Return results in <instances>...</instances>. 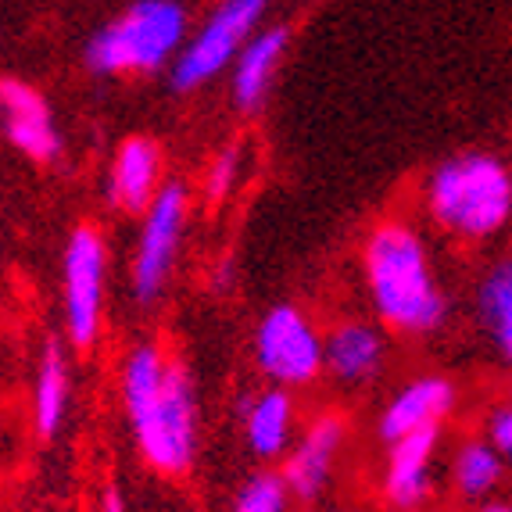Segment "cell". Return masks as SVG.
<instances>
[{"label":"cell","instance_id":"obj_1","mask_svg":"<svg viewBox=\"0 0 512 512\" xmlns=\"http://www.w3.org/2000/svg\"><path fill=\"white\" fill-rule=\"evenodd\" d=\"M122 402L151 470L180 477L197 455V387L187 362L158 344H137L122 369Z\"/></svg>","mask_w":512,"mask_h":512},{"label":"cell","instance_id":"obj_2","mask_svg":"<svg viewBox=\"0 0 512 512\" xmlns=\"http://www.w3.org/2000/svg\"><path fill=\"white\" fill-rule=\"evenodd\" d=\"M366 291L380 323L409 337H427L448 319V298L434 273L430 251L402 219L380 222L362 248Z\"/></svg>","mask_w":512,"mask_h":512},{"label":"cell","instance_id":"obj_3","mask_svg":"<svg viewBox=\"0 0 512 512\" xmlns=\"http://www.w3.org/2000/svg\"><path fill=\"white\" fill-rule=\"evenodd\" d=\"M427 212L462 240H487L512 219V172L495 154H455L427 180Z\"/></svg>","mask_w":512,"mask_h":512},{"label":"cell","instance_id":"obj_4","mask_svg":"<svg viewBox=\"0 0 512 512\" xmlns=\"http://www.w3.org/2000/svg\"><path fill=\"white\" fill-rule=\"evenodd\" d=\"M187 47V8L180 0H133L119 18L86 43V69L94 76L158 72Z\"/></svg>","mask_w":512,"mask_h":512},{"label":"cell","instance_id":"obj_5","mask_svg":"<svg viewBox=\"0 0 512 512\" xmlns=\"http://www.w3.org/2000/svg\"><path fill=\"white\" fill-rule=\"evenodd\" d=\"M269 0H222L219 8L205 18V26L190 36L180 58L172 61V90L176 94H190L212 83L222 69L237 65L244 47L255 36L258 22H262Z\"/></svg>","mask_w":512,"mask_h":512},{"label":"cell","instance_id":"obj_6","mask_svg":"<svg viewBox=\"0 0 512 512\" xmlns=\"http://www.w3.org/2000/svg\"><path fill=\"white\" fill-rule=\"evenodd\" d=\"M255 362L276 387L312 384L326 369V341L298 305H273L255 330Z\"/></svg>","mask_w":512,"mask_h":512},{"label":"cell","instance_id":"obj_7","mask_svg":"<svg viewBox=\"0 0 512 512\" xmlns=\"http://www.w3.org/2000/svg\"><path fill=\"white\" fill-rule=\"evenodd\" d=\"M183 222H187V187L172 180L158 190L154 205L144 212V230L133 255V298L140 305H154L165 294V283L180 255Z\"/></svg>","mask_w":512,"mask_h":512},{"label":"cell","instance_id":"obj_8","mask_svg":"<svg viewBox=\"0 0 512 512\" xmlns=\"http://www.w3.org/2000/svg\"><path fill=\"white\" fill-rule=\"evenodd\" d=\"M104 269H108V248L97 226L83 222L76 226L65 248V326L76 348H94L101 333L104 308Z\"/></svg>","mask_w":512,"mask_h":512},{"label":"cell","instance_id":"obj_9","mask_svg":"<svg viewBox=\"0 0 512 512\" xmlns=\"http://www.w3.org/2000/svg\"><path fill=\"white\" fill-rule=\"evenodd\" d=\"M0 108H4V133H8L15 151H22L33 162H54L58 158L61 137L58 126H54L51 104L43 101L40 90L8 76L0 86Z\"/></svg>","mask_w":512,"mask_h":512},{"label":"cell","instance_id":"obj_10","mask_svg":"<svg viewBox=\"0 0 512 512\" xmlns=\"http://www.w3.org/2000/svg\"><path fill=\"white\" fill-rule=\"evenodd\" d=\"M344 434H348V423L337 412H323L308 423V430L301 434V441L287 452L283 462V480L291 487V495L301 502H312V498L323 495L326 480L333 473V459L341 452Z\"/></svg>","mask_w":512,"mask_h":512},{"label":"cell","instance_id":"obj_11","mask_svg":"<svg viewBox=\"0 0 512 512\" xmlns=\"http://www.w3.org/2000/svg\"><path fill=\"white\" fill-rule=\"evenodd\" d=\"M437 444H441V427H427L391 444L384 466V498L391 509L416 512L430 498Z\"/></svg>","mask_w":512,"mask_h":512},{"label":"cell","instance_id":"obj_12","mask_svg":"<svg viewBox=\"0 0 512 512\" xmlns=\"http://www.w3.org/2000/svg\"><path fill=\"white\" fill-rule=\"evenodd\" d=\"M455 409V384L444 376H419L394 394L387 409L380 412V437L387 444L419 434L427 427H441V419Z\"/></svg>","mask_w":512,"mask_h":512},{"label":"cell","instance_id":"obj_13","mask_svg":"<svg viewBox=\"0 0 512 512\" xmlns=\"http://www.w3.org/2000/svg\"><path fill=\"white\" fill-rule=\"evenodd\" d=\"M162 190V151L151 137L122 140L108 176V201L126 215H144Z\"/></svg>","mask_w":512,"mask_h":512},{"label":"cell","instance_id":"obj_14","mask_svg":"<svg viewBox=\"0 0 512 512\" xmlns=\"http://www.w3.org/2000/svg\"><path fill=\"white\" fill-rule=\"evenodd\" d=\"M384 359L387 341L373 323L348 319V323H341L326 337V373L337 384H366V380H373L384 369Z\"/></svg>","mask_w":512,"mask_h":512},{"label":"cell","instance_id":"obj_15","mask_svg":"<svg viewBox=\"0 0 512 512\" xmlns=\"http://www.w3.org/2000/svg\"><path fill=\"white\" fill-rule=\"evenodd\" d=\"M287 47H291V29L287 26L258 29V33L251 36V43L244 47L237 65H233L230 94L240 111H255L258 104L265 101L269 83H273V72L283 61V54H287Z\"/></svg>","mask_w":512,"mask_h":512},{"label":"cell","instance_id":"obj_16","mask_svg":"<svg viewBox=\"0 0 512 512\" xmlns=\"http://www.w3.org/2000/svg\"><path fill=\"white\" fill-rule=\"evenodd\" d=\"M240 419H244V437L248 448L258 459H276L291 448V430H294V398L283 387H269L262 394H251L240 405Z\"/></svg>","mask_w":512,"mask_h":512},{"label":"cell","instance_id":"obj_17","mask_svg":"<svg viewBox=\"0 0 512 512\" xmlns=\"http://www.w3.org/2000/svg\"><path fill=\"white\" fill-rule=\"evenodd\" d=\"M65 409H69V359H65V348H61L58 337H47L33 387V423L43 441L61 430Z\"/></svg>","mask_w":512,"mask_h":512},{"label":"cell","instance_id":"obj_18","mask_svg":"<svg viewBox=\"0 0 512 512\" xmlns=\"http://www.w3.org/2000/svg\"><path fill=\"white\" fill-rule=\"evenodd\" d=\"M477 319L505 362H512V255L498 258L477 283Z\"/></svg>","mask_w":512,"mask_h":512},{"label":"cell","instance_id":"obj_19","mask_svg":"<svg viewBox=\"0 0 512 512\" xmlns=\"http://www.w3.org/2000/svg\"><path fill=\"white\" fill-rule=\"evenodd\" d=\"M502 473H505V459L487 437H470V441H462L455 448L452 477H455V491L466 502H487V498L495 495V487L502 484Z\"/></svg>","mask_w":512,"mask_h":512},{"label":"cell","instance_id":"obj_20","mask_svg":"<svg viewBox=\"0 0 512 512\" xmlns=\"http://www.w3.org/2000/svg\"><path fill=\"white\" fill-rule=\"evenodd\" d=\"M291 509V487L283 473H251L233 498V512H287Z\"/></svg>","mask_w":512,"mask_h":512},{"label":"cell","instance_id":"obj_21","mask_svg":"<svg viewBox=\"0 0 512 512\" xmlns=\"http://www.w3.org/2000/svg\"><path fill=\"white\" fill-rule=\"evenodd\" d=\"M237 172H240V147H226L212 162V169H208V183H205L208 201H222V197L230 194Z\"/></svg>","mask_w":512,"mask_h":512},{"label":"cell","instance_id":"obj_22","mask_svg":"<svg viewBox=\"0 0 512 512\" xmlns=\"http://www.w3.org/2000/svg\"><path fill=\"white\" fill-rule=\"evenodd\" d=\"M484 437L502 452L505 462H512V402L491 409V416L484 423Z\"/></svg>","mask_w":512,"mask_h":512},{"label":"cell","instance_id":"obj_23","mask_svg":"<svg viewBox=\"0 0 512 512\" xmlns=\"http://www.w3.org/2000/svg\"><path fill=\"white\" fill-rule=\"evenodd\" d=\"M101 512H126V502H122L119 487L108 484L104 487V498H101Z\"/></svg>","mask_w":512,"mask_h":512},{"label":"cell","instance_id":"obj_24","mask_svg":"<svg viewBox=\"0 0 512 512\" xmlns=\"http://www.w3.org/2000/svg\"><path fill=\"white\" fill-rule=\"evenodd\" d=\"M473 512H512V502H505V498H495V502H480Z\"/></svg>","mask_w":512,"mask_h":512},{"label":"cell","instance_id":"obj_25","mask_svg":"<svg viewBox=\"0 0 512 512\" xmlns=\"http://www.w3.org/2000/svg\"><path fill=\"white\" fill-rule=\"evenodd\" d=\"M509 391H512V384H509Z\"/></svg>","mask_w":512,"mask_h":512}]
</instances>
